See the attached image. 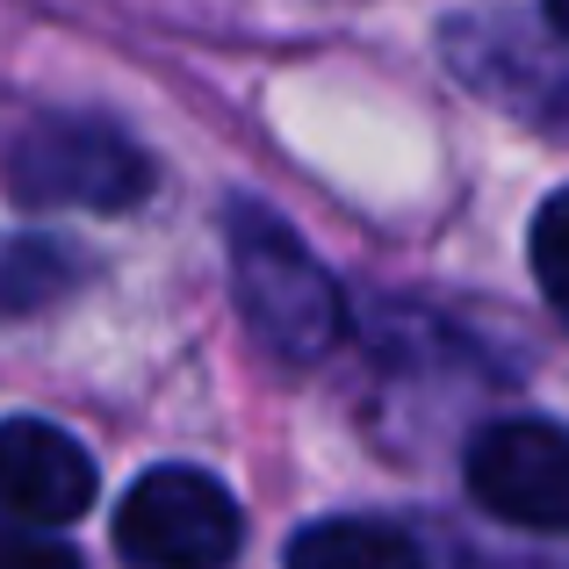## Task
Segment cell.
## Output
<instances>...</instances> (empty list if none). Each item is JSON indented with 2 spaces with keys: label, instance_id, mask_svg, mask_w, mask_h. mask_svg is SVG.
Instances as JSON below:
<instances>
[{
  "label": "cell",
  "instance_id": "cell-9",
  "mask_svg": "<svg viewBox=\"0 0 569 569\" xmlns=\"http://www.w3.org/2000/svg\"><path fill=\"white\" fill-rule=\"evenodd\" d=\"M548 22H556L562 37H569V0H548Z\"/></svg>",
  "mask_w": 569,
  "mask_h": 569
},
{
  "label": "cell",
  "instance_id": "cell-7",
  "mask_svg": "<svg viewBox=\"0 0 569 569\" xmlns=\"http://www.w3.org/2000/svg\"><path fill=\"white\" fill-rule=\"evenodd\" d=\"M527 252H533V281H541L548 310L569 325V188L541 202V217H533V246H527Z\"/></svg>",
  "mask_w": 569,
  "mask_h": 569
},
{
  "label": "cell",
  "instance_id": "cell-8",
  "mask_svg": "<svg viewBox=\"0 0 569 569\" xmlns=\"http://www.w3.org/2000/svg\"><path fill=\"white\" fill-rule=\"evenodd\" d=\"M0 569H72V556L58 541H37V533H22V519L0 505Z\"/></svg>",
  "mask_w": 569,
  "mask_h": 569
},
{
  "label": "cell",
  "instance_id": "cell-1",
  "mask_svg": "<svg viewBox=\"0 0 569 569\" xmlns=\"http://www.w3.org/2000/svg\"><path fill=\"white\" fill-rule=\"evenodd\" d=\"M231 289L252 339L274 361H325L347 339V296L325 274V260L260 202H231Z\"/></svg>",
  "mask_w": 569,
  "mask_h": 569
},
{
  "label": "cell",
  "instance_id": "cell-4",
  "mask_svg": "<svg viewBox=\"0 0 569 569\" xmlns=\"http://www.w3.org/2000/svg\"><path fill=\"white\" fill-rule=\"evenodd\" d=\"M469 490L490 519L569 533V432L548 418H498L469 440Z\"/></svg>",
  "mask_w": 569,
  "mask_h": 569
},
{
  "label": "cell",
  "instance_id": "cell-3",
  "mask_svg": "<svg viewBox=\"0 0 569 569\" xmlns=\"http://www.w3.org/2000/svg\"><path fill=\"white\" fill-rule=\"evenodd\" d=\"M238 498L202 469H152L116 505V548L144 569H217L238 556Z\"/></svg>",
  "mask_w": 569,
  "mask_h": 569
},
{
  "label": "cell",
  "instance_id": "cell-6",
  "mask_svg": "<svg viewBox=\"0 0 569 569\" xmlns=\"http://www.w3.org/2000/svg\"><path fill=\"white\" fill-rule=\"evenodd\" d=\"M289 562L296 569H411L418 548L382 519H325V527H303L289 541Z\"/></svg>",
  "mask_w": 569,
  "mask_h": 569
},
{
  "label": "cell",
  "instance_id": "cell-2",
  "mask_svg": "<svg viewBox=\"0 0 569 569\" xmlns=\"http://www.w3.org/2000/svg\"><path fill=\"white\" fill-rule=\"evenodd\" d=\"M0 181L29 209H130L152 194V159L101 116H37L14 130Z\"/></svg>",
  "mask_w": 569,
  "mask_h": 569
},
{
  "label": "cell",
  "instance_id": "cell-5",
  "mask_svg": "<svg viewBox=\"0 0 569 569\" xmlns=\"http://www.w3.org/2000/svg\"><path fill=\"white\" fill-rule=\"evenodd\" d=\"M0 505L22 527H72L94 505V455L51 418H0Z\"/></svg>",
  "mask_w": 569,
  "mask_h": 569
}]
</instances>
